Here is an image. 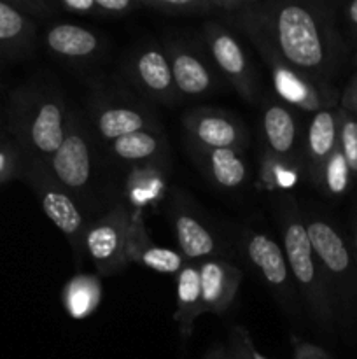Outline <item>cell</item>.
Masks as SVG:
<instances>
[{"label": "cell", "mask_w": 357, "mask_h": 359, "mask_svg": "<svg viewBox=\"0 0 357 359\" xmlns=\"http://www.w3.org/2000/svg\"><path fill=\"white\" fill-rule=\"evenodd\" d=\"M245 16L298 72L331 83L345 56L335 14L318 2L244 0Z\"/></svg>", "instance_id": "cell-1"}, {"label": "cell", "mask_w": 357, "mask_h": 359, "mask_svg": "<svg viewBox=\"0 0 357 359\" xmlns=\"http://www.w3.org/2000/svg\"><path fill=\"white\" fill-rule=\"evenodd\" d=\"M104 146L98 142L84 112L69 107L66 135L46 167L58 184L79 203L88 221L97 219L119 203L118 188L104 168Z\"/></svg>", "instance_id": "cell-2"}, {"label": "cell", "mask_w": 357, "mask_h": 359, "mask_svg": "<svg viewBox=\"0 0 357 359\" xmlns=\"http://www.w3.org/2000/svg\"><path fill=\"white\" fill-rule=\"evenodd\" d=\"M69 105L55 79L35 77L14 88L7 102V130L23 161L44 163L63 144Z\"/></svg>", "instance_id": "cell-3"}, {"label": "cell", "mask_w": 357, "mask_h": 359, "mask_svg": "<svg viewBox=\"0 0 357 359\" xmlns=\"http://www.w3.org/2000/svg\"><path fill=\"white\" fill-rule=\"evenodd\" d=\"M273 214L280 233V245L286 255L298 294L310 318L321 328L331 330L336 323L331 294L322 273L321 263L312 248L303 214L290 193L273 198Z\"/></svg>", "instance_id": "cell-4"}, {"label": "cell", "mask_w": 357, "mask_h": 359, "mask_svg": "<svg viewBox=\"0 0 357 359\" xmlns=\"http://www.w3.org/2000/svg\"><path fill=\"white\" fill-rule=\"evenodd\" d=\"M241 6H244V0L237 9L223 14L220 18L224 20V25L241 32L248 39V42L254 46L255 51L259 53L266 69H268L276 98L289 107L298 109L301 112H308V114L340 107V95L336 88L331 83L314 79V77H308L293 69L273 48L268 37L245 16Z\"/></svg>", "instance_id": "cell-5"}, {"label": "cell", "mask_w": 357, "mask_h": 359, "mask_svg": "<svg viewBox=\"0 0 357 359\" xmlns=\"http://www.w3.org/2000/svg\"><path fill=\"white\" fill-rule=\"evenodd\" d=\"M301 214L331 294L336 323L354 325L357 321V262L350 241L321 214L312 210H301Z\"/></svg>", "instance_id": "cell-6"}, {"label": "cell", "mask_w": 357, "mask_h": 359, "mask_svg": "<svg viewBox=\"0 0 357 359\" xmlns=\"http://www.w3.org/2000/svg\"><path fill=\"white\" fill-rule=\"evenodd\" d=\"M86 119L102 146L142 130H158L161 126L158 114L146 98H136L128 90L98 84L88 98Z\"/></svg>", "instance_id": "cell-7"}, {"label": "cell", "mask_w": 357, "mask_h": 359, "mask_svg": "<svg viewBox=\"0 0 357 359\" xmlns=\"http://www.w3.org/2000/svg\"><path fill=\"white\" fill-rule=\"evenodd\" d=\"M20 179H23L35 193L48 219L65 235L76 263L80 265L84 256V233L90 221L80 210L79 203L58 184L44 163L23 161Z\"/></svg>", "instance_id": "cell-8"}, {"label": "cell", "mask_w": 357, "mask_h": 359, "mask_svg": "<svg viewBox=\"0 0 357 359\" xmlns=\"http://www.w3.org/2000/svg\"><path fill=\"white\" fill-rule=\"evenodd\" d=\"M198 39L217 72L231 84V88L245 102L258 100L259 84L254 65L234 32L223 21L209 20L200 27Z\"/></svg>", "instance_id": "cell-9"}, {"label": "cell", "mask_w": 357, "mask_h": 359, "mask_svg": "<svg viewBox=\"0 0 357 359\" xmlns=\"http://www.w3.org/2000/svg\"><path fill=\"white\" fill-rule=\"evenodd\" d=\"M132 212L125 203H115L107 212L91 221L84 233V255L90 256L98 277H111L130 266L126 258V237Z\"/></svg>", "instance_id": "cell-10"}, {"label": "cell", "mask_w": 357, "mask_h": 359, "mask_svg": "<svg viewBox=\"0 0 357 359\" xmlns=\"http://www.w3.org/2000/svg\"><path fill=\"white\" fill-rule=\"evenodd\" d=\"M241 251L245 258L258 272L262 283L266 284L280 307L289 316L298 314V290L294 286L286 255L275 238L268 233L244 228L241 231Z\"/></svg>", "instance_id": "cell-11"}, {"label": "cell", "mask_w": 357, "mask_h": 359, "mask_svg": "<svg viewBox=\"0 0 357 359\" xmlns=\"http://www.w3.org/2000/svg\"><path fill=\"white\" fill-rule=\"evenodd\" d=\"M161 46L170 63L172 77L181 97L198 98L217 90L219 72L200 39L191 41L178 34H172Z\"/></svg>", "instance_id": "cell-12"}, {"label": "cell", "mask_w": 357, "mask_h": 359, "mask_svg": "<svg viewBox=\"0 0 357 359\" xmlns=\"http://www.w3.org/2000/svg\"><path fill=\"white\" fill-rule=\"evenodd\" d=\"M122 72L147 102L172 107L181 98L163 46L158 42H139L126 56Z\"/></svg>", "instance_id": "cell-13"}, {"label": "cell", "mask_w": 357, "mask_h": 359, "mask_svg": "<svg viewBox=\"0 0 357 359\" xmlns=\"http://www.w3.org/2000/svg\"><path fill=\"white\" fill-rule=\"evenodd\" d=\"M186 144L206 149H237L247 153L248 130L234 112L220 107H192L182 114Z\"/></svg>", "instance_id": "cell-14"}, {"label": "cell", "mask_w": 357, "mask_h": 359, "mask_svg": "<svg viewBox=\"0 0 357 359\" xmlns=\"http://www.w3.org/2000/svg\"><path fill=\"white\" fill-rule=\"evenodd\" d=\"M44 48L58 62L72 67H86L102 58L107 49V39L86 25L52 23L44 32Z\"/></svg>", "instance_id": "cell-15"}, {"label": "cell", "mask_w": 357, "mask_h": 359, "mask_svg": "<svg viewBox=\"0 0 357 359\" xmlns=\"http://www.w3.org/2000/svg\"><path fill=\"white\" fill-rule=\"evenodd\" d=\"M168 216L178 244V252L184 256L186 262L200 263L219 258L220 245L216 235L198 216V212L192 210L191 203L184 196H178L177 191L170 195Z\"/></svg>", "instance_id": "cell-16"}, {"label": "cell", "mask_w": 357, "mask_h": 359, "mask_svg": "<svg viewBox=\"0 0 357 359\" xmlns=\"http://www.w3.org/2000/svg\"><path fill=\"white\" fill-rule=\"evenodd\" d=\"M121 203L132 214L156 212L170 196V163H146L122 167Z\"/></svg>", "instance_id": "cell-17"}, {"label": "cell", "mask_w": 357, "mask_h": 359, "mask_svg": "<svg viewBox=\"0 0 357 359\" xmlns=\"http://www.w3.org/2000/svg\"><path fill=\"white\" fill-rule=\"evenodd\" d=\"M303 135L293 107L276 97H266L261 112L262 149L289 160H303Z\"/></svg>", "instance_id": "cell-18"}, {"label": "cell", "mask_w": 357, "mask_h": 359, "mask_svg": "<svg viewBox=\"0 0 357 359\" xmlns=\"http://www.w3.org/2000/svg\"><path fill=\"white\" fill-rule=\"evenodd\" d=\"M186 147L198 170L219 189L238 191L252 181V167L245 151L206 149L192 144H186Z\"/></svg>", "instance_id": "cell-19"}, {"label": "cell", "mask_w": 357, "mask_h": 359, "mask_svg": "<svg viewBox=\"0 0 357 359\" xmlns=\"http://www.w3.org/2000/svg\"><path fill=\"white\" fill-rule=\"evenodd\" d=\"M198 270L203 314H226L237 298L244 272L223 258L200 262Z\"/></svg>", "instance_id": "cell-20"}, {"label": "cell", "mask_w": 357, "mask_h": 359, "mask_svg": "<svg viewBox=\"0 0 357 359\" xmlns=\"http://www.w3.org/2000/svg\"><path fill=\"white\" fill-rule=\"evenodd\" d=\"M340 107L312 114L303 135L304 174L310 184L317 186L322 167L338 146Z\"/></svg>", "instance_id": "cell-21"}, {"label": "cell", "mask_w": 357, "mask_h": 359, "mask_svg": "<svg viewBox=\"0 0 357 359\" xmlns=\"http://www.w3.org/2000/svg\"><path fill=\"white\" fill-rule=\"evenodd\" d=\"M126 258L130 265L136 263L139 266L153 272L174 273V276H177L182 266L188 263L178 251L161 248L150 241L149 231L140 214H132V223L126 237Z\"/></svg>", "instance_id": "cell-22"}, {"label": "cell", "mask_w": 357, "mask_h": 359, "mask_svg": "<svg viewBox=\"0 0 357 359\" xmlns=\"http://www.w3.org/2000/svg\"><path fill=\"white\" fill-rule=\"evenodd\" d=\"M108 160L133 167L146 163H170V146L164 130H142L114 140L104 147Z\"/></svg>", "instance_id": "cell-23"}, {"label": "cell", "mask_w": 357, "mask_h": 359, "mask_svg": "<svg viewBox=\"0 0 357 359\" xmlns=\"http://www.w3.org/2000/svg\"><path fill=\"white\" fill-rule=\"evenodd\" d=\"M37 49V21L0 0V65L30 58Z\"/></svg>", "instance_id": "cell-24"}, {"label": "cell", "mask_w": 357, "mask_h": 359, "mask_svg": "<svg viewBox=\"0 0 357 359\" xmlns=\"http://www.w3.org/2000/svg\"><path fill=\"white\" fill-rule=\"evenodd\" d=\"M301 181H307L303 160H289V158L276 156L266 149L261 151L258 179H255V186L259 189L284 195L293 191Z\"/></svg>", "instance_id": "cell-25"}, {"label": "cell", "mask_w": 357, "mask_h": 359, "mask_svg": "<svg viewBox=\"0 0 357 359\" xmlns=\"http://www.w3.org/2000/svg\"><path fill=\"white\" fill-rule=\"evenodd\" d=\"M177 307L174 321L177 323L182 339H189L198 316L203 314L202 286L198 263H186L177 273Z\"/></svg>", "instance_id": "cell-26"}, {"label": "cell", "mask_w": 357, "mask_h": 359, "mask_svg": "<svg viewBox=\"0 0 357 359\" xmlns=\"http://www.w3.org/2000/svg\"><path fill=\"white\" fill-rule=\"evenodd\" d=\"M102 300V280L91 273H77L63 286L62 304L66 314L76 321L94 314Z\"/></svg>", "instance_id": "cell-27"}, {"label": "cell", "mask_w": 357, "mask_h": 359, "mask_svg": "<svg viewBox=\"0 0 357 359\" xmlns=\"http://www.w3.org/2000/svg\"><path fill=\"white\" fill-rule=\"evenodd\" d=\"M142 9L153 11L161 16H210L231 11L234 0H140Z\"/></svg>", "instance_id": "cell-28"}, {"label": "cell", "mask_w": 357, "mask_h": 359, "mask_svg": "<svg viewBox=\"0 0 357 359\" xmlns=\"http://www.w3.org/2000/svg\"><path fill=\"white\" fill-rule=\"evenodd\" d=\"M352 182L354 177L350 174L349 167H346L345 158H343L342 151L336 146L335 153L329 156V160L322 167L315 188L321 189L328 198H340V196H343L349 191Z\"/></svg>", "instance_id": "cell-29"}, {"label": "cell", "mask_w": 357, "mask_h": 359, "mask_svg": "<svg viewBox=\"0 0 357 359\" xmlns=\"http://www.w3.org/2000/svg\"><path fill=\"white\" fill-rule=\"evenodd\" d=\"M338 149L342 151L350 174L357 179V118L340 109Z\"/></svg>", "instance_id": "cell-30"}, {"label": "cell", "mask_w": 357, "mask_h": 359, "mask_svg": "<svg viewBox=\"0 0 357 359\" xmlns=\"http://www.w3.org/2000/svg\"><path fill=\"white\" fill-rule=\"evenodd\" d=\"M23 154L10 137L0 135V186L21 177Z\"/></svg>", "instance_id": "cell-31"}, {"label": "cell", "mask_w": 357, "mask_h": 359, "mask_svg": "<svg viewBox=\"0 0 357 359\" xmlns=\"http://www.w3.org/2000/svg\"><path fill=\"white\" fill-rule=\"evenodd\" d=\"M227 351L231 359H270L258 351L254 346L251 333L244 326H237L231 330L230 339H227Z\"/></svg>", "instance_id": "cell-32"}, {"label": "cell", "mask_w": 357, "mask_h": 359, "mask_svg": "<svg viewBox=\"0 0 357 359\" xmlns=\"http://www.w3.org/2000/svg\"><path fill=\"white\" fill-rule=\"evenodd\" d=\"M293 359H332L326 349L298 337H293Z\"/></svg>", "instance_id": "cell-33"}, {"label": "cell", "mask_w": 357, "mask_h": 359, "mask_svg": "<svg viewBox=\"0 0 357 359\" xmlns=\"http://www.w3.org/2000/svg\"><path fill=\"white\" fill-rule=\"evenodd\" d=\"M340 109L357 118V74L350 77L345 90L340 95Z\"/></svg>", "instance_id": "cell-34"}, {"label": "cell", "mask_w": 357, "mask_h": 359, "mask_svg": "<svg viewBox=\"0 0 357 359\" xmlns=\"http://www.w3.org/2000/svg\"><path fill=\"white\" fill-rule=\"evenodd\" d=\"M343 18H345V23L349 27V32L357 39V0L346 4L343 7Z\"/></svg>", "instance_id": "cell-35"}, {"label": "cell", "mask_w": 357, "mask_h": 359, "mask_svg": "<svg viewBox=\"0 0 357 359\" xmlns=\"http://www.w3.org/2000/svg\"><path fill=\"white\" fill-rule=\"evenodd\" d=\"M200 359H231L230 351H227V346H214L212 349L206 351Z\"/></svg>", "instance_id": "cell-36"}, {"label": "cell", "mask_w": 357, "mask_h": 359, "mask_svg": "<svg viewBox=\"0 0 357 359\" xmlns=\"http://www.w3.org/2000/svg\"><path fill=\"white\" fill-rule=\"evenodd\" d=\"M349 241H350V245H352L354 256H356V262H357V216H356V219H354V224H352V237H350Z\"/></svg>", "instance_id": "cell-37"}, {"label": "cell", "mask_w": 357, "mask_h": 359, "mask_svg": "<svg viewBox=\"0 0 357 359\" xmlns=\"http://www.w3.org/2000/svg\"><path fill=\"white\" fill-rule=\"evenodd\" d=\"M354 65H356V69H357V53H356V56H354Z\"/></svg>", "instance_id": "cell-38"}, {"label": "cell", "mask_w": 357, "mask_h": 359, "mask_svg": "<svg viewBox=\"0 0 357 359\" xmlns=\"http://www.w3.org/2000/svg\"><path fill=\"white\" fill-rule=\"evenodd\" d=\"M0 126H2V111H0Z\"/></svg>", "instance_id": "cell-39"}]
</instances>
